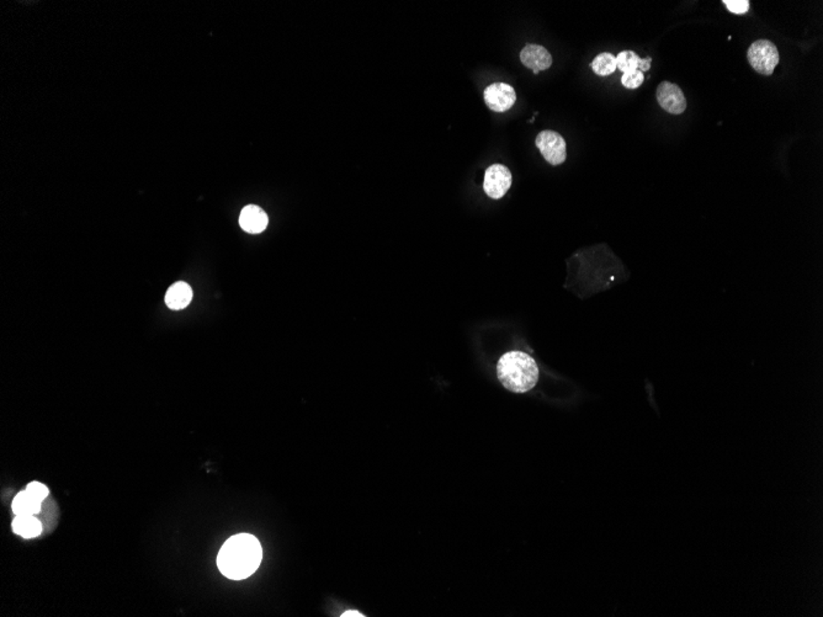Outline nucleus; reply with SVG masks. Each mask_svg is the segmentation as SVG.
Masks as SVG:
<instances>
[{"instance_id":"nucleus-18","label":"nucleus","mask_w":823,"mask_h":617,"mask_svg":"<svg viewBox=\"0 0 823 617\" xmlns=\"http://www.w3.org/2000/svg\"><path fill=\"white\" fill-rule=\"evenodd\" d=\"M342 616H344V617H346V616L360 617V616H364V615H361V613H358V611H346V613H343Z\"/></svg>"},{"instance_id":"nucleus-1","label":"nucleus","mask_w":823,"mask_h":617,"mask_svg":"<svg viewBox=\"0 0 823 617\" xmlns=\"http://www.w3.org/2000/svg\"><path fill=\"white\" fill-rule=\"evenodd\" d=\"M262 558V546L258 538L249 533H239L229 538L221 547L217 566L229 579H245L257 571Z\"/></svg>"},{"instance_id":"nucleus-12","label":"nucleus","mask_w":823,"mask_h":617,"mask_svg":"<svg viewBox=\"0 0 823 617\" xmlns=\"http://www.w3.org/2000/svg\"><path fill=\"white\" fill-rule=\"evenodd\" d=\"M651 62H652V58L650 57L642 60L637 56L635 52L632 51L620 52L617 57V67L624 73L634 72V70H640L642 73H645L647 70H650Z\"/></svg>"},{"instance_id":"nucleus-2","label":"nucleus","mask_w":823,"mask_h":617,"mask_svg":"<svg viewBox=\"0 0 823 617\" xmlns=\"http://www.w3.org/2000/svg\"><path fill=\"white\" fill-rule=\"evenodd\" d=\"M497 374L501 384L510 392L525 393L538 384V367L528 354L509 351L498 361Z\"/></svg>"},{"instance_id":"nucleus-13","label":"nucleus","mask_w":823,"mask_h":617,"mask_svg":"<svg viewBox=\"0 0 823 617\" xmlns=\"http://www.w3.org/2000/svg\"><path fill=\"white\" fill-rule=\"evenodd\" d=\"M41 510V501L35 499L26 489L20 491L13 501L15 515H36Z\"/></svg>"},{"instance_id":"nucleus-14","label":"nucleus","mask_w":823,"mask_h":617,"mask_svg":"<svg viewBox=\"0 0 823 617\" xmlns=\"http://www.w3.org/2000/svg\"><path fill=\"white\" fill-rule=\"evenodd\" d=\"M617 68V57L608 52L599 53L598 56L595 57V61L592 62V70H595V74L600 77L613 74Z\"/></svg>"},{"instance_id":"nucleus-8","label":"nucleus","mask_w":823,"mask_h":617,"mask_svg":"<svg viewBox=\"0 0 823 617\" xmlns=\"http://www.w3.org/2000/svg\"><path fill=\"white\" fill-rule=\"evenodd\" d=\"M520 61L526 68L533 70L534 74H538L541 70L551 67L552 57L545 47L526 45L520 52Z\"/></svg>"},{"instance_id":"nucleus-11","label":"nucleus","mask_w":823,"mask_h":617,"mask_svg":"<svg viewBox=\"0 0 823 617\" xmlns=\"http://www.w3.org/2000/svg\"><path fill=\"white\" fill-rule=\"evenodd\" d=\"M13 531L25 538H38L43 533V525L35 515H16Z\"/></svg>"},{"instance_id":"nucleus-6","label":"nucleus","mask_w":823,"mask_h":617,"mask_svg":"<svg viewBox=\"0 0 823 617\" xmlns=\"http://www.w3.org/2000/svg\"><path fill=\"white\" fill-rule=\"evenodd\" d=\"M483 95L487 106L496 113L508 111L513 108L517 100L514 88L505 83H495L487 87Z\"/></svg>"},{"instance_id":"nucleus-17","label":"nucleus","mask_w":823,"mask_h":617,"mask_svg":"<svg viewBox=\"0 0 823 617\" xmlns=\"http://www.w3.org/2000/svg\"><path fill=\"white\" fill-rule=\"evenodd\" d=\"M724 4L732 14L744 15L749 10V0H724Z\"/></svg>"},{"instance_id":"nucleus-15","label":"nucleus","mask_w":823,"mask_h":617,"mask_svg":"<svg viewBox=\"0 0 823 617\" xmlns=\"http://www.w3.org/2000/svg\"><path fill=\"white\" fill-rule=\"evenodd\" d=\"M645 80V75L640 70H634V72H627L624 73L622 77V83L627 89H637L639 87L642 85Z\"/></svg>"},{"instance_id":"nucleus-3","label":"nucleus","mask_w":823,"mask_h":617,"mask_svg":"<svg viewBox=\"0 0 823 617\" xmlns=\"http://www.w3.org/2000/svg\"><path fill=\"white\" fill-rule=\"evenodd\" d=\"M749 65L757 73L772 75L779 63V52L774 43L768 40H758L747 52Z\"/></svg>"},{"instance_id":"nucleus-4","label":"nucleus","mask_w":823,"mask_h":617,"mask_svg":"<svg viewBox=\"0 0 823 617\" xmlns=\"http://www.w3.org/2000/svg\"><path fill=\"white\" fill-rule=\"evenodd\" d=\"M536 147L551 165H560L567 158L566 140L555 131H543L536 137Z\"/></svg>"},{"instance_id":"nucleus-10","label":"nucleus","mask_w":823,"mask_h":617,"mask_svg":"<svg viewBox=\"0 0 823 617\" xmlns=\"http://www.w3.org/2000/svg\"><path fill=\"white\" fill-rule=\"evenodd\" d=\"M192 299V290L184 281L175 282L169 287L165 294V304L173 311H180L187 307Z\"/></svg>"},{"instance_id":"nucleus-5","label":"nucleus","mask_w":823,"mask_h":617,"mask_svg":"<svg viewBox=\"0 0 823 617\" xmlns=\"http://www.w3.org/2000/svg\"><path fill=\"white\" fill-rule=\"evenodd\" d=\"M512 187V173L502 164H493L487 169L483 182V190L493 200L504 196Z\"/></svg>"},{"instance_id":"nucleus-9","label":"nucleus","mask_w":823,"mask_h":617,"mask_svg":"<svg viewBox=\"0 0 823 617\" xmlns=\"http://www.w3.org/2000/svg\"><path fill=\"white\" fill-rule=\"evenodd\" d=\"M239 225L248 233H262L267 228V215L258 206H247L241 212Z\"/></svg>"},{"instance_id":"nucleus-16","label":"nucleus","mask_w":823,"mask_h":617,"mask_svg":"<svg viewBox=\"0 0 823 617\" xmlns=\"http://www.w3.org/2000/svg\"><path fill=\"white\" fill-rule=\"evenodd\" d=\"M26 491H28V493H30V494H31V496L35 498V499H38V501H41V503H43V501L46 499L47 496H48V493H50V491H48V488H47L45 484H43V483H40V482H31V483L28 484V487H26Z\"/></svg>"},{"instance_id":"nucleus-7","label":"nucleus","mask_w":823,"mask_h":617,"mask_svg":"<svg viewBox=\"0 0 823 617\" xmlns=\"http://www.w3.org/2000/svg\"><path fill=\"white\" fill-rule=\"evenodd\" d=\"M657 101L664 111L673 115H680L687 109V99L678 85L663 82L657 88Z\"/></svg>"}]
</instances>
